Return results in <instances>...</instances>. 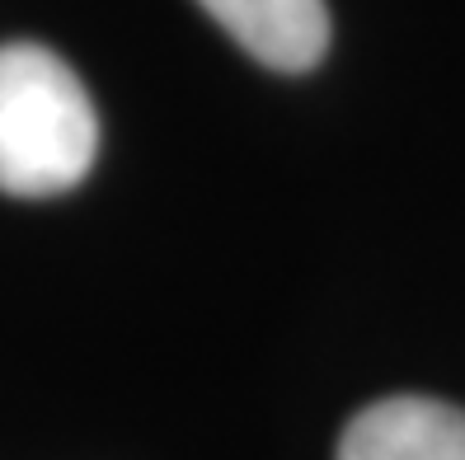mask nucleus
Segmentation results:
<instances>
[{
    "instance_id": "2",
    "label": "nucleus",
    "mask_w": 465,
    "mask_h": 460,
    "mask_svg": "<svg viewBox=\"0 0 465 460\" xmlns=\"http://www.w3.org/2000/svg\"><path fill=\"white\" fill-rule=\"evenodd\" d=\"M339 460H465V409L395 395L343 427Z\"/></svg>"
},
{
    "instance_id": "1",
    "label": "nucleus",
    "mask_w": 465,
    "mask_h": 460,
    "mask_svg": "<svg viewBox=\"0 0 465 460\" xmlns=\"http://www.w3.org/2000/svg\"><path fill=\"white\" fill-rule=\"evenodd\" d=\"M99 118L80 75L38 43L0 47V193L57 198L90 174Z\"/></svg>"
},
{
    "instance_id": "3",
    "label": "nucleus",
    "mask_w": 465,
    "mask_h": 460,
    "mask_svg": "<svg viewBox=\"0 0 465 460\" xmlns=\"http://www.w3.org/2000/svg\"><path fill=\"white\" fill-rule=\"evenodd\" d=\"M198 5L268 71L301 75L330 52L324 0H198Z\"/></svg>"
}]
</instances>
